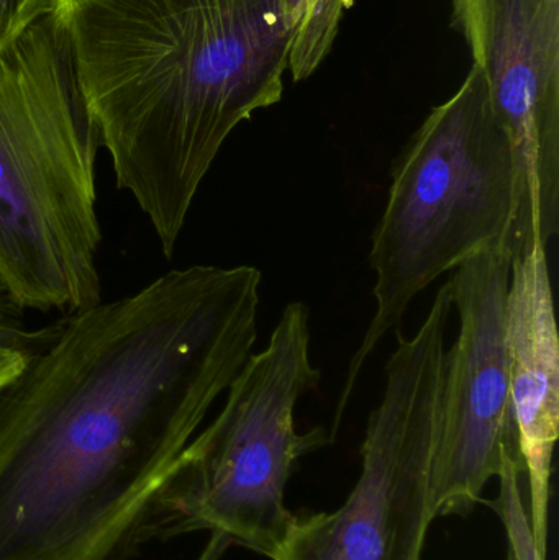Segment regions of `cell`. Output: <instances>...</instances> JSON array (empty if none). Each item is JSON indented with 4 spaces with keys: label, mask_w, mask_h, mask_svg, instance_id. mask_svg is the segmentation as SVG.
<instances>
[{
    "label": "cell",
    "mask_w": 559,
    "mask_h": 560,
    "mask_svg": "<svg viewBox=\"0 0 559 560\" xmlns=\"http://www.w3.org/2000/svg\"><path fill=\"white\" fill-rule=\"evenodd\" d=\"M261 271L189 266L69 313L0 395V560H125L258 338Z\"/></svg>",
    "instance_id": "cell-1"
},
{
    "label": "cell",
    "mask_w": 559,
    "mask_h": 560,
    "mask_svg": "<svg viewBox=\"0 0 559 560\" xmlns=\"http://www.w3.org/2000/svg\"><path fill=\"white\" fill-rule=\"evenodd\" d=\"M305 0H72L79 85L166 258L226 138L282 98Z\"/></svg>",
    "instance_id": "cell-2"
},
{
    "label": "cell",
    "mask_w": 559,
    "mask_h": 560,
    "mask_svg": "<svg viewBox=\"0 0 559 560\" xmlns=\"http://www.w3.org/2000/svg\"><path fill=\"white\" fill-rule=\"evenodd\" d=\"M101 148L66 9L51 10L0 46V282L22 310L102 300Z\"/></svg>",
    "instance_id": "cell-3"
},
{
    "label": "cell",
    "mask_w": 559,
    "mask_h": 560,
    "mask_svg": "<svg viewBox=\"0 0 559 560\" xmlns=\"http://www.w3.org/2000/svg\"><path fill=\"white\" fill-rule=\"evenodd\" d=\"M515 212L514 158L476 68L430 112L391 173L371 243L376 310L348 365L334 440L361 371L410 302L440 276L491 246H508ZM509 249V246H508Z\"/></svg>",
    "instance_id": "cell-4"
},
{
    "label": "cell",
    "mask_w": 559,
    "mask_h": 560,
    "mask_svg": "<svg viewBox=\"0 0 559 560\" xmlns=\"http://www.w3.org/2000/svg\"><path fill=\"white\" fill-rule=\"evenodd\" d=\"M308 318L305 303H289L266 348L249 355L217 417L180 456L158 536L209 532L200 560H219L230 546L275 559L295 516L286 506L292 470L331 441L324 428L299 433L295 424L299 400L321 384Z\"/></svg>",
    "instance_id": "cell-5"
},
{
    "label": "cell",
    "mask_w": 559,
    "mask_h": 560,
    "mask_svg": "<svg viewBox=\"0 0 559 560\" xmlns=\"http://www.w3.org/2000/svg\"><path fill=\"white\" fill-rule=\"evenodd\" d=\"M452 312L446 280L416 335L397 336L350 495L335 512L295 515L272 560H423Z\"/></svg>",
    "instance_id": "cell-6"
},
{
    "label": "cell",
    "mask_w": 559,
    "mask_h": 560,
    "mask_svg": "<svg viewBox=\"0 0 559 560\" xmlns=\"http://www.w3.org/2000/svg\"><path fill=\"white\" fill-rule=\"evenodd\" d=\"M511 262L508 246H491L449 279L459 331L446 351L436 424L430 477L435 518L471 513L505 457L521 453L509 369Z\"/></svg>",
    "instance_id": "cell-7"
},
{
    "label": "cell",
    "mask_w": 559,
    "mask_h": 560,
    "mask_svg": "<svg viewBox=\"0 0 559 560\" xmlns=\"http://www.w3.org/2000/svg\"><path fill=\"white\" fill-rule=\"evenodd\" d=\"M453 15L511 143L509 252L548 248L559 220V0H453Z\"/></svg>",
    "instance_id": "cell-8"
},
{
    "label": "cell",
    "mask_w": 559,
    "mask_h": 560,
    "mask_svg": "<svg viewBox=\"0 0 559 560\" xmlns=\"http://www.w3.org/2000/svg\"><path fill=\"white\" fill-rule=\"evenodd\" d=\"M511 405L531 489L532 533L547 558L551 467L559 436V338L548 248L511 262L508 293Z\"/></svg>",
    "instance_id": "cell-9"
},
{
    "label": "cell",
    "mask_w": 559,
    "mask_h": 560,
    "mask_svg": "<svg viewBox=\"0 0 559 560\" xmlns=\"http://www.w3.org/2000/svg\"><path fill=\"white\" fill-rule=\"evenodd\" d=\"M350 5L351 0H305L304 16L299 23L289 59V71L294 82L311 78L327 58L345 10Z\"/></svg>",
    "instance_id": "cell-10"
},
{
    "label": "cell",
    "mask_w": 559,
    "mask_h": 560,
    "mask_svg": "<svg viewBox=\"0 0 559 560\" xmlns=\"http://www.w3.org/2000/svg\"><path fill=\"white\" fill-rule=\"evenodd\" d=\"M524 472L521 453H512L505 457L504 466L499 472V497L488 502L504 523L509 536V556L512 560H545L538 551L532 533L528 512L522 500L521 476Z\"/></svg>",
    "instance_id": "cell-11"
},
{
    "label": "cell",
    "mask_w": 559,
    "mask_h": 560,
    "mask_svg": "<svg viewBox=\"0 0 559 560\" xmlns=\"http://www.w3.org/2000/svg\"><path fill=\"white\" fill-rule=\"evenodd\" d=\"M48 331V326L36 331L26 328L23 310L16 305L15 300L7 292L5 285L0 282V345L32 352L45 341Z\"/></svg>",
    "instance_id": "cell-12"
},
{
    "label": "cell",
    "mask_w": 559,
    "mask_h": 560,
    "mask_svg": "<svg viewBox=\"0 0 559 560\" xmlns=\"http://www.w3.org/2000/svg\"><path fill=\"white\" fill-rule=\"evenodd\" d=\"M43 13V0H0V46L12 42Z\"/></svg>",
    "instance_id": "cell-13"
},
{
    "label": "cell",
    "mask_w": 559,
    "mask_h": 560,
    "mask_svg": "<svg viewBox=\"0 0 559 560\" xmlns=\"http://www.w3.org/2000/svg\"><path fill=\"white\" fill-rule=\"evenodd\" d=\"M32 352L12 346L0 345V395L10 387L25 368Z\"/></svg>",
    "instance_id": "cell-14"
},
{
    "label": "cell",
    "mask_w": 559,
    "mask_h": 560,
    "mask_svg": "<svg viewBox=\"0 0 559 560\" xmlns=\"http://www.w3.org/2000/svg\"><path fill=\"white\" fill-rule=\"evenodd\" d=\"M72 0H43V13L51 12L55 9H66Z\"/></svg>",
    "instance_id": "cell-15"
},
{
    "label": "cell",
    "mask_w": 559,
    "mask_h": 560,
    "mask_svg": "<svg viewBox=\"0 0 559 560\" xmlns=\"http://www.w3.org/2000/svg\"><path fill=\"white\" fill-rule=\"evenodd\" d=\"M508 560H512L511 556H508Z\"/></svg>",
    "instance_id": "cell-16"
}]
</instances>
